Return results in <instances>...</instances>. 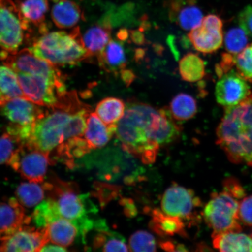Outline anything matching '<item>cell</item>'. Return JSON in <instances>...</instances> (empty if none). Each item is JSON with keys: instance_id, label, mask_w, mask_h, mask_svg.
Returning <instances> with one entry per match:
<instances>
[{"instance_id": "cell-1", "label": "cell", "mask_w": 252, "mask_h": 252, "mask_svg": "<svg viewBox=\"0 0 252 252\" xmlns=\"http://www.w3.org/2000/svg\"><path fill=\"white\" fill-rule=\"evenodd\" d=\"M47 108L26 142L50 153L70 138L83 136L91 108L81 101L76 91H67Z\"/></svg>"}, {"instance_id": "cell-2", "label": "cell", "mask_w": 252, "mask_h": 252, "mask_svg": "<svg viewBox=\"0 0 252 252\" xmlns=\"http://www.w3.org/2000/svg\"><path fill=\"white\" fill-rule=\"evenodd\" d=\"M159 110L148 104L130 102L116 125L115 135L122 149L145 164L155 162L159 145L151 138L154 120Z\"/></svg>"}, {"instance_id": "cell-3", "label": "cell", "mask_w": 252, "mask_h": 252, "mask_svg": "<svg viewBox=\"0 0 252 252\" xmlns=\"http://www.w3.org/2000/svg\"><path fill=\"white\" fill-rule=\"evenodd\" d=\"M217 144L232 163L252 166V94L238 105L225 108L217 128Z\"/></svg>"}, {"instance_id": "cell-4", "label": "cell", "mask_w": 252, "mask_h": 252, "mask_svg": "<svg viewBox=\"0 0 252 252\" xmlns=\"http://www.w3.org/2000/svg\"><path fill=\"white\" fill-rule=\"evenodd\" d=\"M30 49L34 55L56 67L77 65L91 58L79 27L69 33L47 32L34 41Z\"/></svg>"}, {"instance_id": "cell-5", "label": "cell", "mask_w": 252, "mask_h": 252, "mask_svg": "<svg viewBox=\"0 0 252 252\" xmlns=\"http://www.w3.org/2000/svg\"><path fill=\"white\" fill-rule=\"evenodd\" d=\"M44 184L57 215L73 222L84 241L87 234L94 226V222L88 217L93 210L88 206L87 196L79 193L74 183L55 178L52 182Z\"/></svg>"}, {"instance_id": "cell-6", "label": "cell", "mask_w": 252, "mask_h": 252, "mask_svg": "<svg viewBox=\"0 0 252 252\" xmlns=\"http://www.w3.org/2000/svg\"><path fill=\"white\" fill-rule=\"evenodd\" d=\"M239 204L236 198L224 190L211 195L204 208L203 217L212 229L213 234L242 231L238 217Z\"/></svg>"}, {"instance_id": "cell-7", "label": "cell", "mask_w": 252, "mask_h": 252, "mask_svg": "<svg viewBox=\"0 0 252 252\" xmlns=\"http://www.w3.org/2000/svg\"><path fill=\"white\" fill-rule=\"evenodd\" d=\"M45 112L24 97H16L0 106V113L9 122L7 132L22 143L29 139L34 125Z\"/></svg>"}, {"instance_id": "cell-8", "label": "cell", "mask_w": 252, "mask_h": 252, "mask_svg": "<svg viewBox=\"0 0 252 252\" xmlns=\"http://www.w3.org/2000/svg\"><path fill=\"white\" fill-rule=\"evenodd\" d=\"M52 162L49 153L24 142L16 149L7 165L28 181L42 184Z\"/></svg>"}, {"instance_id": "cell-9", "label": "cell", "mask_w": 252, "mask_h": 252, "mask_svg": "<svg viewBox=\"0 0 252 252\" xmlns=\"http://www.w3.org/2000/svg\"><path fill=\"white\" fill-rule=\"evenodd\" d=\"M30 30L17 4L12 0H0V47L2 50L18 51L24 42L25 32Z\"/></svg>"}, {"instance_id": "cell-10", "label": "cell", "mask_w": 252, "mask_h": 252, "mask_svg": "<svg viewBox=\"0 0 252 252\" xmlns=\"http://www.w3.org/2000/svg\"><path fill=\"white\" fill-rule=\"evenodd\" d=\"M25 98L36 105L49 108L67 92L65 83H59L44 75L17 73Z\"/></svg>"}, {"instance_id": "cell-11", "label": "cell", "mask_w": 252, "mask_h": 252, "mask_svg": "<svg viewBox=\"0 0 252 252\" xmlns=\"http://www.w3.org/2000/svg\"><path fill=\"white\" fill-rule=\"evenodd\" d=\"M0 60L16 73L44 75L59 83H65V78L56 66L34 55L30 49L9 52L2 50Z\"/></svg>"}, {"instance_id": "cell-12", "label": "cell", "mask_w": 252, "mask_h": 252, "mask_svg": "<svg viewBox=\"0 0 252 252\" xmlns=\"http://www.w3.org/2000/svg\"><path fill=\"white\" fill-rule=\"evenodd\" d=\"M201 205L200 198L193 190L175 184L166 189L161 199L163 212L183 220H193Z\"/></svg>"}, {"instance_id": "cell-13", "label": "cell", "mask_w": 252, "mask_h": 252, "mask_svg": "<svg viewBox=\"0 0 252 252\" xmlns=\"http://www.w3.org/2000/svg\"><path fill=\"white\" fill-rule=\"evenodd\" d=\"M222 21L219 16L208 15L203 18L200 27L190 31L188 38L198 52H216L222 45Z\"/></svg>"}, {"instance_id": "cell-14", "label": "cell", "mask_w": 252, "mask_h": 252, "mask_svg": "<svg viewBox=\"0 0 252 252\" xmlns=\"http://www.w3.org/2000/svg\"><path fill=\"white\" fill-rule=\"evenodd\" d=\"M215 94L217 102L228 108L244 101L251 92L247 80L231 68L220 75Z\"/></svg>"}, {"instance_id": "cell-15", "label": "cell", "mask_w": 252, "mask_h": 252, "mask_svg": "<svg viewBox=\"0 0 252 252\" xmlns=\"http://www.w3.org/2000/svg\"><path fill=\"white\" fill-rule=\"evenodd\" d=\"M1 252H40L49 241L45 228H37L29 225H24L16 230L1 241Z\"/></svg>"}, {"instance_id": "cell-16", "label": "cell", "mask_w": 252, "mask_h": 252, "mask_svg": "<svg viewBox=\"0 0 252 252\" xmlns=\"http://www.w3.org/2000/svg\"><path fill=\"white\" fill-rule=\"evenodd\" d=\"M32 220L17 198L0 200V241L7 238L21 226L29 225Z\"/></svg>"}, {"instance_id": "cell-17", "label": "cell", "mask_w": 252, "mask_h": 252, "mask_svg": "<svg viewBox=\"0 0 252 252\" xmlns=\"http://www.w3.org/2000/svg\"><path fill=\"white\" fill-rule=\"evenodd\" d=\"M170 16L182 29L190 31L200 27L203 20L200 8L195 0H174L171 5Z\"/></svg>"}, {"instance_id": "cell-18", "label": "cell", "mask_w": 252, "mask_h": 252, "mask_svg": "<svg viewBox=\"0 0 252 252\" xmlns=\"http://www.w3.org/2000/svg\"><path fill=\"white\" fill-rule=\"evenodd\" d=\"M51 17L53 23L60 29H71L84 19L81 9L71 0H53Z\"/></svg>"}, {"instance_id": "cell-19", "label": "cell", "mask_w": 252, "mask_h": 252, "mask_svg": "<svg viewBox=\"0 0 252 252\" xmlns=\"http://www.w3.org/2000/svg\"><path fill=\"white\" fill-rule=\"evenodd\" d=\"M115 130L116 128L107 126L96 113H90L83 136L91 149H100L109 143Z\"/></svg>"}, {"instance_id": "cell-20", "label": "cell", "mask_w": 252, "mask_h": 252, "mask_svg": "<svg viewBox=\"0 0 252 252\" xmlns=\"http://www.w3.org/2000/svg\"><path fill=\"white\" fill-rule=\"evenodd\" d=\"M150 226L156 234L162 237L176 235L187 236L184 220L169 215L159 209H154L151 212Z\"/></svg>"}, {"instance_id": "cell-21", "label": "cell", "mask_w": 252, "mask_h": 252, "mask_svg": "<svg viewBox=\"0 0 252 252\" xmlns=\"http://www.w3.org/2000/svg\"><path fill=\"white\" fill-rule=\"evenodd\" d=\"M174 120L169 109H159V115L151 134V140L162 146L177 139L181 134L182 128Z\"/></svg>"}, {"instance_id": "cell-22", "label": "cell", "mask_w": 252, "mask_h": 252, "mask_svg": "<svg viewBox=\"0 0 252 252\" xmlns=\"http://www.w3.org/2000/svg\"><path fill=\"white\" fill-rule=\"evenodd\" d=\"M45 228L49 242L64 248L73 244L75 238L80 236L77 226L62 217L52 220Z\"/></svg>"}, {"instance_id": "cell-23", "label": "cell", "mask_w": 252, "mask_h": 252, "mask_svg": "<svg viewBox=\"0 0 252 252\" xmlns=\"http://www.w3.org/2000/svg\"><path fill=\"white\" fill-rule=\"evenodd\" d=\"M214 248L220 252H252V234L232 231L213 234Z\"/></svg>"}, {"instance_id": "cell-24", "label": "cell", "mask_w": 252, "mask_h": 252, "mask_svg": "<svg viewBox=\"0 0 252 252\" xmlns=\"http://www.w3.org/2000/svg\"><path fill=\"white\" fill-rule=\"evenodd\" d=\"M19 9L25 22L31 27L34 25L40 34L47 32L46 14L49 9L48 0H24L17 3Z\"/></svg>"}, {"instance_id": "cell-25", "label": "cell", "mask_w": 252, "mask_h": 252, "mask_svg": "<svg viewBox=\"0 0 252 252\" xmlns=\"http://www.w3.org/2000/svg\"><path fill=\"white\" fill-rule=\"evenodd\" d=\"M111 33V26L109 20L94 25L83 35L85 47L90 57L98 56L108 45Z\"/></svg>"}, {"instance_id": "cell-26", "label": "cell", "mask_w": 252, "mask_h": 252, "mask_svg": "<svg viewBox=\"0 0 252 252\" xmlns=\"http://www.w3.org/2000/svg\"><path fill=\"white\" fill-rule=\"evenodd\" d=\"M99 64L104 70L115 74L125 69L126 58L122 42L110 40L103 52L97 56Z\"/></svg>"}, {"instance_id": "cell-27", "label": "cell", "mask_w": 252, "mask_h": 252, "mask_svg": "<svg viewBox=\"0 0 252 252\" xmlns=\"http://www.w3.org/2000/svg\"><path fill=\"white\" fill-rule=\"evenodd\" d=\"M56 158L70 168L74 167V159L90 152L92 149L84 136L70 138L56 148Z\"/></svg>"}, {"instance_id": "cell-28", "label": "cell", "mask_w": 252, "mask_h": 252, "mask_svg": "<svg viewBox=\"0 0 252 252\" xmlns=\"http://www.w3.org/2000/svg\"><path fill=\"white\" fill-rule=\"evenodd\" d=\"M16 97H24L17 73L8 66L0 65V106Z\"/></svg>"}, {"instance_id": "cell-29", "label": "cell", "mask_w": 252, "mask_h": 252, "mask_svg": "<svg viewBox=\"0 0 252 252\" xmlns=\"http://www.w3.org/2000/svg\"><path fill=\"white\" fill-rule=\"evenodd\" d=\"M98 232L94 236L93 242L94 250L103 252H128V246L122 236L109 231L102 223L96 226Z\"/></svg>"}, {"instance_id": "cell-30", "label": "cell", "mask_w": 252, "mask_h": 252, "mask_svg": "<svg viewBox=\"0 0 252 252\" xmlns=\"http://www.w3.org/2000/svg\"><path fill=\"white\" fill-rule=\"evenodd\" d=\"M126 108L125 103L122 99L109 97L97 103L95 113L107 126L116 128L124 115Z\"/></svg>"}, {"instance_id": "cell-31", "label": "cell", "mask_w": 252, "mask_h": 252, "mask_svg": "<svg viewBox=\"0 0 252 252\" xmlns=\"http://www.w3.org/2000/svg\"><path fill=\"white\" fill-rule=\"evenodd\" d=\"M46 192L45 185L43 183H22L16 190V198L24 207L31 208L42 202Z\"/></svg>"}, {"instance_id": "cell-32", "label": "cell", "mask_w": 252, "mask_h": 252, "mask_svg": "<svg viewBox=\"0 0 252 252\" xmlns=\"http://www.w3.org/2000/svg\"><path fill=\"white\" fill-rule=\"evenodd\" d=\"M179 70L182 80L189 83L201 80L206 74L203 60L193 53L183 57L179 63Z\"/></svg>"}, {"instance_id": "cell-33", "label": "cell", "mask_w": 252, "mask_h": 252, "mask_svg": "<svg viewBox=\"0 0 252 252\" xmlns=\"http://www.w3.org/2000/svg\"><path fill=\"white\" fill-rule=\"evenodd\" d=\"M169 110L176 121H188L196 115L197 102L190 94H179L173 97L170 103Z\"/></svg>"}, {"instance_id": "cell-34", "label": "cell", "mask_w": 252, "mask_h": 252, "mask_svg": "<svg viewBox=\"0 0 252 252\" xmlns=\"http://www.w3.org/2000/svg\"><path fill=\"white\" fill-rule=\"evenodd\" d=\"M224 42L229 54L236 55L247 46L248 34L241 28H232L226 33Z\"/></svg>"}, {"instance_id": "cell-35", "label": "cell", "mask_w": 252, "mask_h": 252, "mask_svg": "<svg viewBox=\"0 0 252 252\" xmlns=\"http://www.w3.org/2000/svg\"><path fill=\"white\" fill-rule=\"evenodd\" d=\"M128 248L131 252H156V239L149 232L142 230L138 231L129 239Z\"/></svg>"}, {"instance_id": "cell-36", "label": "cell", "mask_w": 252, "mask_h": 252, "mask_svg": "<svg viewBox=\"0 0 252 252\" xmlns=\"http://www.w3.org/2000/svg\"><path fill=\"white\" fill-rule=\"evenodd\" d=\"M234 64L237 71L245 80H252V44L235 55Z\"/></svg>"}, {"instance_id": "cell-37", "label": "cell", "mask_w": 252, "mask_h": 252, "mask_svg": "<svg viewBox=\"0 0 252 252\" xmlns=\"http://www.w3.org/2000/svg\"><path fill=\"white\" fill-rule=\"evenodd\" d=\"M22 143L17 137L6 132L0 136V165L7 163Z\"/></svg>"}, {"instance_id": "cell-38", "label": "cell", "mask_w": 252, "mask_h": 252, "mask_svg": "<svg viewBox=\"0 0 252 252\" xmlns=\"http://www.w3.org/2000/svg\"><path fill=\"white\" fill-rule=\"evenodd\" d=\"M238 217L243 224L252 226V196L244 198L239 203Z\"/></svg>"}, {"instance_id": "cell-39", "label": "cell", "mask_w": 252, "mask_h": 252, "mask_svg": "<svg viewBox=\"0 0 252 252\" xmlns=\"http://www.w3.org/2000/svg\"><path fill=\"white\" fill-rule=\"evenodd\" d=\"M223 190L228 192L236 199H240L246 196L244 188L235 178H226L223 182Z\"/></svg>"}, {"instance_id": "cell-40", "label": "cell", "mask_w": 252, "mask_h": 252, "mask_svg": "<svg viewBox=\"0 0 252 252\" xmlns=\"http://www.w3.org/2000/svg\"><path fill=\"white\" fill-rule=\"evenodd\" d=\"M238 23L248 36L252 37V4L242 9L238 15Z\"/></svg>"}, {"instance_id": "cell-41", "label": "cell", "mask_w": 252, "mask_h": 252, "mask_svg": "<svg viewBox=\"0 0 252 252\" xmlns=\"http://www.w3.org/2000/svg\"><path fill=\"white\" fill-rule=\"evenodd\" d=\"M159 247L163 250L168 252H187V247L183 244L175 243L171 241H163L159 242Z\"/></svg>"}, {"instance_id": "cell-42", "label": "cell", "mask_w": 252, "mask_h": 252, "mask_svg": "<svg viewBox=\"0 0 252 252\" xmlns=\"http://www.w3.org/2000/svg\"><path fill=\"white\" fill-rule=\"evenodd\" d=\"M121 77L123 81H124L127 86L130 85L134 80L135 75L133 72L129 70H123L121 72Z\"/></svg>"}, {"instance_id": "cell-43", "label": "cell", "mask_w": 252, "mask_h": 252, "mask_svg": "<svg viewBox=\"0 0 252 252\" xmlns=\"http://www.w3.org/2000/svg\"><path fill=\"white\" fill-rule=\"evenodd\" d=\"M130 36L132 40L137 45H143L145 42L144 34L140 31H131Z\"/></svg>"}, {"instance_id": "cell-44", "label": "cell", "mask_w": 252, "mask_h": 252, "mask_svg": "<svg viewBox=\"0 0 252 252\" xmlns=\"http://www.w3.org/2000/svg\"><path fill=\"white\" fill-rule=\"evenodd\" d=\"M67 250L64 247H61L58 245L55 244H47L42 248L40 252H67Z\"/></svg>"}, {"instance_id": "cell-45", "label": "cell", "mask_w": 252, "mask_h": 252, "mask_svg": "<svg viewBox=\"0 0 252 252\" xmlns=\"http://www.w3.org/2000/svg\"><path fill=\"white\" fill-rule=\"evenodd\" d=\"M128 36V32L127 30L122 29L119 31L118 33V39L122 41L126 40Z\"/></svg>"}]
</instances>
